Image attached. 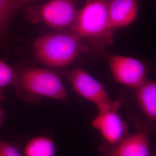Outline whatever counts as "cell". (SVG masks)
<instances>
[{
    "instance_id": "1",
    "label": "cell",
    "mask_w": 156,
    "mask_h": 156,
    "mask_svg": "<svg viewBox=\"0 0 156 156\" xmlns=\"http://www.w3.org/2000/svg\"><path fill=\"white\" fill-rule=\"evenodd\" d=\"M108 1L86 0L69 29L82 41H87L97 48L111 45L113 41V32L109 27L108 15Z\"/></svg>"
},
{
    "instance_id": "2",
    "label": "cell",
    "mask_w": 156,
    "mask_h": 156,
    "mask_svg": "<svg viewBox=\"0 0 156 156\" xmlns=\"http://www.w3.org/2000/svg\"><path fill=\"white\" fill-rule=\"evenodd\" d=\"M83 49V41L71 31L48 34L41 37L34 44L37 60L49 68L71 65Z\"/></svg>"
},
{
    "instance_id": "3",
    "label": "cell",
    "mask_w": 156,
    "mask_h": 156,
    "mask_svg": "<svg viewBox=\"0 0 156 156\" xmlns=\"http://www.w3.org/2000/svg\"><path fill=\"white\" fill-rule=\"evenodd\" d=\"M13 86L18 94L24 98L34 97L64 101L68 97L61 78L46 68L31 67L17 73Z\"/></svg>"
},
{
    "instance_id": "4",
    "label": "cell",
    "mask_w": 156,
    "mask_h": 156,
    "mask_svg": "<svg viewBox=\"0 0 156 156\" xmlns=\"http://www.w3.org/2000/svg\"><path fill=\"white\" fill-rule=\"evenodd\" d=\"M78 0H50L41 5L30 6L26 15L34 23H43L59 30L71 28L78 13Z\"/></svg>"
},
{
    "instance_id": "5",
    "label": "cell",
    "mask_w": 156,
    "mask_h": 156,
    "mask_svg": "<svg viewBox=\"0 0 156 156\" xmlns=\"http://www.w3.org/2000/svg\"><path fill=\"white\" fill-rule=\"evenodd\" d=\"M73 90L80 97L94 104L98 111L120 108V102L112 100L103 84L82 68H76L68 74Z\"/></svg>"
},
{
    "instance_id": "6",
    "label": "cell",
    "mask_w": 156,
    "mask_h": 156,
    "mask_svg": "<svg viewBox=\"0 0 156 156\" xmlns=\"http://www.w3.org/2000/svg\"><path fill=\"white\" fill-rule=\"evenodd\" d=\"M107 61L112 77L119 83L137 89L147 79L145 64L137 58L109 55L107 57Z\"/></svg>"
},
{
    "instance_id": "7",
    "label": "cell",
    "mask_w": 156,
    "mask_h": 156,
    "mask_svg": "<svg viewBox=\"0 0 156 156\" xmlns=\"http://www.w3.org/2000/svg\"><path fill=\"white\" fill-rule=\"evenodd\" d=\"M118 109L113 108L99 111L92 121V126L111 145H116L127 136H126L127 125L117 113Z\"/></svg>"
},
{
    "instance_id": "8",
    "label": "cell",
    "mask_w": 156,
    "mask_h": 156,
    "mask_svg": "<svg viewBox=\"0 0 156 156\" xmlns=\"http://www.w3.org/2000/svg\"><path fill=\"white\" fill-rule=\"evenodd\" d=\"M136 0H109L108 15L109 27L113 32L132 24L138 14Z\"/></svg>"
},
{
    "instance_id": "9",
    "label": "cell",
    "mask_w": 156,
    "mask_h": 156,
    "mask_svg": "<svg viewBox=\"0 0 156 156\" xmlns=\"http://www.w3.org/2000/svg\"><path fill=\"white\" fill-rule=\"evenodd\" d=\"M109 156H151L148 131L140 130L127 136L114 145Z\"/></svg>"
},
{
    "instance_id": "10",
    "label": "cell",
    "mask_w": 156,
    "mask_h": 156,
    "mask_svg": "<svg viewBox=\"0 0 156 156\" xmlns=\"http://www.w3.org/2000/svg\"><path fill=\"white\" fill-rule=\"evenodd\" d=\"M136 100L140 109L151 122L156 119V83L146 79L137 88Z\"/></svg>"
},
{
    "instance_id": "11",
    "label": "cell",
    "mask_w": 156,
    "mask_h": 156,
    "mask_svg": "<svg viewBox=\"0 0 156 156\" xmlns=\"http://www.w3.org/2000/svg\"><path fill=\"white\" fill-rule=\"evenodd\" d=\"M56 145L47 136H38L30 139L24 149V156H56Z\"/></svg>"
},
{
    "instance_id": "12",
    "label": "cell",
    "mask_w": 156,
    "mask_h": 156,
    "mask_svg": "<svg viewBox=\"0 0 156 156\" xmlns=\"http://www.w3.org/2000/svg\"><path fill=\"white\" fill-rule=\"evenodd\" d=\"M17 9V0H0V36L4 34L7 23Z\"/></svg>"
},
{
    "instance_id": "13",
    "label": "cell",
    "mask_w": 156,
    "mask_h": 156,
    "mask_svg": "<svg viewBox=\"0 0 156 156\" xmlns=\"http://www.w3.org/2000/svg\"><path fill=\"white\" fill-rule=\"evenodd\" d=\"M17 73L6 62L0 60V90L13 85L16 80Z\"/></svg>"
},
{
    "instance_id": "14",
    "label": "cell",
    "mask_w": 156,
    "mask_h": 156,
    "mask_svg": "<svg viewBox=\"0 0 156 156\" xmlns=\"http://www.w3.org/2000/svg\"><path fill=\"white\" fill-rule=\"evenodd\" d=\"M0 156H24L16 146L11 142L0 140Z\"/></svg>"
},
{
    "instance_id": "15",
    "label": "cell",
    "mask_w": 156,
    "mask_h": 156,
    "mask_svg": "<svg viewBox=\"0 0 156 156\" xmlns=\"http://www.w3.org/2000/svg\"><path fill=\"white\" fill-rule=\"evenodd\" d=\"M5 98V95L4 94V90H0V125L1 124L4 118V111L2 109V102Z\"/></svg>"
},
{
    "instance_id": "16",
    "label": "cell",
    "mask_w": 156,
    "mask_h": 156,
    "mask_svg": "<svg viewBox=\"0 0 156 156\" xmlns=\"http://www.w3.org/2000/svg\"><path fill=\"white\" fill-rule=\"evenodd\" d=\"M35 0H17V6L18 9L24 6L33 2Z\"/></svg>"
}]
</instances>
